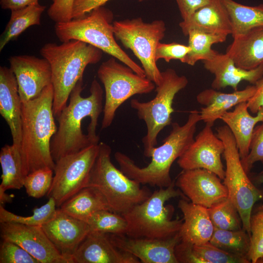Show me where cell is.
I'll return each instance as SVG.
<instances>
[{
  "label": "cell",
  "mask_w": 263,
  "mask_h": 263,
  "mask_svg": "<svg viewBox=\"0 0 263 263\" xmlns=\"http://www.w3.org/2000/svg\"><path fill=\"white\" fill-rule=\"evenodd\" d=\"M83 78L77 82L71 92L68 104L56 118L58 126L51 142V154L55 162L63 156L99 143L96 128L103 110V91L99 82L94 79L90 95L83 97Z\"/></svg>",
  "instance_id": "cell-1"
},
{
  "label": "cell",
  "mask_w": 263,
  "mask_h": 263,
  "mask_svg": "<svg viewBox=\"0 0 263 263\" xmlns=\"http://www.w3.org/2000/svg\"><path fill=\"white\" fill-rule=\"evenodd\" d=\"M53 100L51 84L36 98L22 102L20 154L25 177L39 169H54L56 163L51 154V142L57 128Z\"/></svg>",
  "instance_id": "cell-2"
},
{
  "label": "cell",
  "mask_w": 263,
  "mask_h": 263,
  "mask_svg": "<svg viewBox=\"0 0 263 263\" xmlns=\"http://www.w3.org/2000/svg\"><path fill=\"white\" fill-rule=\"evenodd\" d=\"M201 121L199 112H190L186 122L180 125L171 123L172 129L163 143L153 149L150 162L145 167H139L127 155L117 151L114 156L120 169L128 177L141 185L167 188L173 182L170 170L173 162L178 159L193 141L197 123Z\"/></svg>",
  "instance_id": "cell-3"
},
{
  "label": "cell",
  "mask_w": 263,
  "mask_h": 263,
  "mask_svg": "<svg viewBox=\"0 0 263 263\" xmlns=\"http://www.w3.org/2000/svg\"><path fill=\"white\" fill-rule=\"evenodd\" d=\"M103 51L86 42L71 40L61 44L48 43L40 49L42 56L49 62L54 90L53 112L57 118L67 105L70 94L83 78L86 67L98 63Z\"/></svg>",
  "instance_id": "cell-4"
},
{
  "label": "cell",
  "mask_w": 263,
  "mask_h": 263,
  "mask_svg": "<svg viewBox=\"0 0 263 263\" xmlns=\"http://www.w3.org/2000/svg\"><path fill=\"white\" fill-rule=\"evenodd\" d=\"M113 18L112 11L100 6L81 17L56 23V35L61 42L77 40L93 45L120 61L139 75L146 76L143 68L116 42L112 23Z\"/></svg>",
  "instance_id": "cell-5"
},
{
  "label": "cell",
  "mask_w": 263,
  "mask_h": 263,
  "mask_svg": "<svg viewBox=\"0 0 263 263\" xmlns=\"http://www.w3.org/2000/svg\"><path fill=\"white\" fill-rule=\"evenodd\" d=\"M175 185L173 181L169 186L159 188L146 200L122 214L128 224L127 236L167 239L179 232L183 220H172L173 206L165 205L171 198L183 196Z\"/></svg>",
  "instance_id": "cell-6"
},
{
  "label": "cell",
  "mask_w": 263,
  "mask_h": 263,
  "mask_svg": "<svg viewBox=\"0 0 263 263\" xmlns=\"http://www.w3.org/2000/svg\"><path fill=\"white\" fill-rule=\"evenodd\" d=\"M112 149L99 143V151L91 172L88 186L98 189L111 210L122 214L150 197L152 192L116 168L111 159Z\"/></svg>",
  "instance_id": "cell-7"
},
{
  "label": "cell",
  "mask_w": 263,
  "mask_h": 263,
  "mask_svg": "<svg viewBox=\"0 0 263 263\" xmlns=\"http://www.w3.org/2000/svg\"><path fill=\"white\" fill-rule=\"evenodd\" d=\"M162 79L156 86V94L147 102L136 99L130 101L131 107L136 110L137 116L146 125L147 133L142 138L144 154L150 157L152 151L157 144V136L160 132L170 125L171 114L174 110L172 104L176 94L188 84L185 75H179L172 68L161 72Z\"/></svg>",
  "instance_id": "cell-8"
},
{
  "label": "cell",
  "mask_w": 263,
  "mask_h": 263,
  "mask_svg": "<svg viewBox=\"0 0 263 263\" xmlns=\"http://www.w3.org/2000/svg\"><path fill=\"white\" fill-rule=\"evenodd\" d=\"M217 136L224 144V155L226 163L224 184L228 198L237 208L242 228L250 237V219L255 203L263 198V192L258 188L244 169L235 138L226 125L216 129Z\"/></svg>",
  "instance_id": "cell-9"
},
{
  "label": "cell",
  "mask_w": 263,
  "mask_h": 263,
  "mask_svg": "<svg viewBox=\"0 0 263 263\" xmlns=\"http://www.w3.org/2000/svg\"><path fill=\"white\" fill-rule=\"evenodd\" d=\"M116 59L110 58L102 63L97 70L105 93L102 129L111 125L117 110L127 99L135 94L150 93L156 86L146 76L139 75Z\"/></svg>",
  "instance_id": "cell-10"
},
{
  "label": "cell",
  "mask_w": 263,
  "mask_h": 263,
  "mask_svg": "<svg viewBox=\"0 0 263 263\" xmlns=\"http://www.w3.org/2000/svg\"><path fill=\"white\" fill-rule=\"evenodd\" d=\"M115 38L132 51L140 60L146 76L156 86L162 79L155 58L158 43L165 37L166 25L162 20L145 22L141 18L113 22Z\"/></svg>",
  "instance_id": "cell-11"
},
{
  "label": "cell",
  "mask_w": 263,
  "mask_h": 263,
  "mask_svg": "<svg viewBox=\"0 0 263 263\" xmlns=\"http://www.w3.org/2000/svg\"><path fill=\"white\" fill-rule=\"evenodd\" d=\"M99 151V143L67 155L55 162L52 184L47 194L57 207L83 188L87 187Z\"/></svg>",
  "instance_id": "cell-12"
},
{
  "label": "cell",
  "mask_w": 263,
  "mask_h": 263,
  "mask_svg": "<svg viewBox=\"0 0 263 263\" xmlns=\"http://www.w3.org/2000/svg\"><path fill=\"white\" fill-rule=\"evenodd\" d=\"M212 126L206 124L177 163L183 170L205 169L224 180L225 169L221 155L225 146L223 141L214 133Z\"/></svg>",
  "instance_id": "cell-13"
},
{
  "label": "cell",
  "mask_w": 263,
  "mask_h": 263,
  "mask_svg": "<svg viewBox=\"0 0 263 263\" xmlns=\"http://www.w3.org/2000/svg\"><path fill=\"white\" fill-rule=\"evenodd\" d=\"M175 185L191 203L207 208L228 198L227 188L221 179L205 169L183 170Z\"/></svg>",
  "instance_id": "cell-14"
},
{
  "label": "cell",
  "mask_w": 263,
  "mask_h": 263,
  "mask_svg": "<svg viewBox=\"0 0 263 263\" xmlns=\"http://www.w3.org/2000/svg\"><path fill=\"white\" fill-rule=\"evenodd\" d=\"M0 233L2 240L17 244L40 263H69L52 244L41 226L1 223Z\"/></svg>",
  "instance_id": "cell-15"
},
{
  "label": "cell",
  "mask_w": 263,
  "mask_h": 263,
  "mask_svg": "<svg viewBox=\"0 0 263 263\" xmlns=\"http://www.w3.org/2000/svg\"><path fill=\"white\" fill-rule=\"evenodd\" d=\"M10 68L15 75L22 102L36 98L52 84V70L44 58L21 55L11 56Z\"/></svg>",
  "instance_id": "cell-16"
},
{
  "label": "cell",
  "mask_w": 263,
  "mask_h": 263,
  "mask_svg": "<svg viewBox=\"0 0 263 263\" xmlns=\"http://www.w3.org/2000/svg\"><path fill=\"white\" fill-rule=\"evenodd\" d=\"M118 248L136 257L142 263H178L174 250L181 241L179 232L167 239L133 238L108 234Z\"/></svg>",
  "instance_id": "cell-17"
},
{
  "label": "cell",
  "mask_w": 263,
  "mask_h": 263,
  "mask_svg": "<svg viewBox=\"0 0 263 263\" xmlns=\"http://www.w3.org/2000/svg\"><path fill=\"white\" fill-rule=\"evenodd\" d=\"M59 253L72 263V258L91 228L85 221L72 217L58 207L55 217L41 226Z\"/></svg>",
  "instance_id": "cell-18"
},
{
  "label": "cell",
  "mask_w": 263,
  "mask_h": 263,
  "mask_svg": "<svg viewBox=\"0 0 263 263\" xmlns=\"http://www.w3.org/2000/svg\"><path fill=\"white\" fill-rule=\"evenodd\" d=\"M72 263H140L133 255L115 246L108 234L91 230L74 255Z\"/></svg>",
  "instance_id": "cell-19"
},
{
  "label": "cell",
  "mask_w": 263,
  "mask_h": 263,
  "mask_svg": "<svg viewBox=\"0 0 263 263\" xmlns=\"http://www.w3.org/2000/svg\"><path fill=\"white\" fill-rule=\"evenodd\" d=\"M205 68L214 75L212 88L219 90L228 86L234 91L243 81L252 85L263 77V63L252 70H245L237 67L226 54L218 52L210 59L203 61Z\"/></svg>",
  "instance_id": "cell-20"
},
{
  "label": "cell",
  "mask_w": 263,
  "mask_h": 263,
  "mask_svg": "<svg viewBox=\"0 0 263 263\" xmlns=\"http://www.w3.org/2000/svg\"><path fill=\"white\" fill-rule=\"evenodd\" d=\"M21 105L18 83L10 68L0 67V113L8 124L13 144L20 150Z\"/></svg>",
  "instance_id": "cell-21"
},
{
  "label": "cell",
  "mask_w": 263,
  "mask_h": 263,
  "mask_svg": "<svg viewBox=\"0 0 263 263\" xmlns=\"http://www.w3.org/2000/svg\"><path fill=\"white\" fill-rule=\"evenodd\" d=\"M179 25L186 36L191 30L227 36L232 34L229 16L221 0H209Z\"/></svg>",
  "instance_id": "cell-22"
},
{
  "label": "cell",
  "mask_w": 263,
  "mask_h": 263,
  "mask_svg": "<svg viewBox=\"0 0 263 263\" xmlns=\"http://www.w3.org/2000/svg\"><path fill=\"white\" fill-rule=\"evenodd\" d=\"M255 91L254 85L231 93H223L213 88L202 91L196 96L197 102L205 106L199 112L201 120L213 126L215 121L229 109L240 103L247 102Z\"/></svg>",
  "instance_id": "cell-23"
},
{
  "label": "cell",
  "mask_w": 263,
  "mask_h": 263,
  "mask_svg": "<svg viewBox=\"0 0 263 263\" xmlns=\"http://www.w3.org/2000/svg\"><path fill=\"white\" fill-rule=\"evenodd\" d=\"M178 207L184 218L179 232L181 241L195 245L209 242L214 230L207 208L180 200Z\"/></svg>",
  "instance_id": "cell-24"
},
{
  "label": "cell",
  "mask_w": 263,
  "mask_h": 263,
  "mask_svg": "<svg viewBox=\"0 0 263 263\" xmlns=\"http://www.w3.org/2000/svg\"><path fill=\"white\" fill-rule=\"evenodd\" d=\"M233 38L225 54L237 67L252 70L263 63V26L251 29Z\"/></svg>",
  "instance_id": "cell-25"
},
{
  "label": "cell",
  "mask_w": 263,
  "mask_h": 263,
  "mask_svg": "<svg viewBox=\"0 0 263 263\" xmlns=\"http://www.w3.org/2000/svg\"><path fill=\"white\" fill-rule=\"evenodd\" d=\"M256 116L249 112L247 102L240 103L231 112H226L220 119L224 121L231 131L236 143L241 159L248 154L251 139L256 125L263 121V107Z\"/></svg>",
  "instance_id": "cell-26"
},
{
  "label": "cell",
  "mask_w": 263,
  "mask_h": 263,
  "mask_svg": "<svg viewBox=\"0 0 263 263\" xmlns=\"http://www.w3.org/2000/svg\"><path fill=\"white\" fill-rule=\"evenodd\" d=\"M174 253L178 263H249L247 259L225 251L210 242L195 245L180 241Z\"/></svg>",
  "instance_id": "cell-27"
},
{
  "label": "cell",
  "mask_w": 263,
  "mask_h": 263,
  "mask_svg": "<svg viewBox=\"0 0 263 263\" xmlns=\"http://www.w3.org/2000/svg\"><path fill=\"white\" fill-rule=\"evenodd\" d=\"M58 208L67 214L85 222L96 212L111 210L103 195L98 189L91 186L80 190Z\"/></svg>",
  "instance_id": "cell-28"
},
{
  "label": "cell",
  "mask_w": 263,
  "mask_h": 263,
  "mask_svg": "<svg viewBox=\"0 0 263 263\" xmlns=\"http://www.w3.org/2000/svg\"><path fill=\"white\" fill-rule=\"evenodd\" d=\"M46 6L39 3L11 10L10 19L0 38V51L10 41L15 40L28 27L40 24V18Z\"/></svg>",
  "instance_id": "cell-29"
},
{
  "label": "cell",
  "mask_w": 263,
  "mask_h": 263,
  "mask_svg": "<svg viewBox=\"0 0 263 263\" xmlns=\"http://www.w3.org/2000/svg\"><path fill=\"white\" fill-rule=\"evenodd\" d=\"M230 19L232 37L263 26V3L250 6L234 0H221Z\"/></svg>",
  "instance_id": "cell-30"
},
{
  "label": "cell",
  "mask_w": 263,
  "mask_h": 263,
  "mask_svg": "<svg viewBox=\"0 0 263 263\" xmlns=\"http://www.w3.org/2000/svg\"><path fill=\"white\" fill-rule=\"evenodd\" d=\"M2 174L0 189H19L23 187L25 176L19 148L13 144L5 145L0 152Z\"/></svg>",
  "instance_id": "cell-31"
},
{
  "label": "cell",
  "mask_w": 263,
  "mask_h": 263,
  "mask_svg": "<svg viewBox=\"0 0 263 263\" xmlns=\"http://www.w3.org/2000/svg\"><path fill=\"white\" fill-rule=\"evenodd\" d=\"M187 36L190 50L183 63L190 66L194 65L198 61L211 59L217 52L212 49V45L225 41L228 36L209 34L197 30H190Z\"/></svg>",
  "instance_id": "cell-32"
},
{
  "label": "cell",
  "mask_w": 263,
  "mask_h": 263,
  "mask_svg": "<svg viewBox=\"0 0 263 263\" xmlns=\"http://www.w3.org/2000/svg\"><path fill=\"white\" fill-rule=\"evenodd\" d=\"M209 242L225 251L248 259L250 235L243 228L236 230L214 228Z\"/></svg>",
  "instance_id": "cell-33"
},
{
  "label": "cell",
  "mask_w": 263,
  "mask_h": 263,
  "mask_svg": "<svg viewBox=\"0 0 263 263\" xmlns=\"http://www.w3.org/2000/svg\"><path fill=\"white\" fill-rule=\"evenodd\" d=\"M55 200L49 197L48 202L39 207H35L32 215L23 216L6 210L0 205V223H15L30 226H41L56 215L57 208Z\"/></svg>",
  "instance_id": "cell-34"
},
{
  "label": "cell",
  "mask_w": 263,
  "mask_h": 263,
  "mask_svg": "<svg viewBox=\"0 0 263 263\" xmlns=\"http://www.w3.org/2000/svg\"><path fill=\"white\" fill-rule=\"evenodd\" d=\"M214 228L236 230L242 228L238 211L229 198L207 208Z\"/></svg>",
  "instance_id": "cell-35"
},
{
  "label": "cell",
  "mask_w": 263,
  "mask_h": 263,
  "mask_svg": "<svg viewBox=\"0 0 263 263\" xmlns=\"http://www.w3.org/2000/svg\"><path fill=\"white\" fill-rule=\"evenodd\" d=\"M86 222L93 231L117 235H126L127 231L125 218L121 214L109 210L95 212Z\"/></svg>",
  "instance_id": "cell-36"
},
{
  "label": "cell",
  "mask_w": 263,
  "mask_h": 263,
  "mask_svg": "<svg viewBox=\"0 0 263 263\" xmlns=\"http://www.w3.org/2000/svg\"><path fill=\"white\" fill-rule=\"evenodd\" d=\"M54 170L49 168L38 169L24 178L23 187L28 195L38 199L47 195L54 177Z\"/></svg>",
  "instance_id": "cell-37"
},
{
  "label": "cell",
  "mask_w": 263,
  "mask_h": 263,
  "mask_svg": "<svg viewBox=\"0 0 263 263\" xmlns=\"http://www.w3.org/2000/svg\"><path fill=\"white\" fill-rule=\"evenodd\" d=\"M250 240L248 259L250 263H257L263 256V210L251 215Z\"/></svg>",
  "instance_id": "cell-38"
},
{
  "label": "cell",
  "mask_w": 263,
  "mask_h": 263,
  "mask_svg": "<svg viewBox=\"0 0 263 263\" xmlns=\"http://www.w3.org/2000/svg\"><path fill=\"white\" fill-rule=\"evenodd\" d=\"M0 263H40L17 244L2 240L0 246Z\"/></svg>",
  "instance_id": "cell-39"
},
{
  "label": "cell",
  "mask_w": 263,
  "mask_h": 263,
  "mask_svg": "<svg viewBox=\"0 0 263 263\" xmlns=\"http://www.w3.org/2000/svg\"><path fill=\"white\" fill-rule=\"evenodd\" d=\"M241 160L247 174L256 162H261L263 164V121L255 127L249 153L244 159Z\"/></svg>",
  "instance_id": "cell-40"
},
{
  "label": "cell",
  "mask_w": 263,
  "mask_h": 263,
  "mask_svg": "<svg viewBox=\"0 0 263 263\" xmlns=\"http://www.w3.org/2000/svg\"><path fill=\"white\" fill-rule=\"evenodd\" d=\"M190 50L188 45L176 42L164 43L160 42L156 49L155 60L164 59L166 62H169L171 60L178 59L183 63Z\"/></svg>",
  "instance_id": "cell-41"
},
{
  "label": "cell",
  "mask_w": 263,
  "mask_h": 263,
  "mask_svg": "<svg viewBox=\"0 0 263 263\" xmlns=\"http://www.w3.org/2000/svg\"><path fill=\"white\" fill-rule=\"evenodd\" d=\"M74 0H52V3L47 10L49 18L56 23L71 20Z\"/></svg>",
  "instance_id": "cell-42"
},
{
  "label": "cell",
  "mask_w": 263,
  "mask_h": 263,
  "mask_svg": "<svg viewBox=\"0 0 263 263\" xmlns=\"http://www.w3.org/2000/svg\"><path fill=\"white\" fill-rule=\"evenodd\" d=\"M109 0H74L72 8V18L81 17L94 9L103 6ZM138 0L142 1L147 0Z\"/></svg>",
  "instance_id": "cell-43"
},
{
  "label": "cell",
  "mask_w": 263,
  "mask_h": 263,
  "mask_svg": "<svg viewBox=\"0 0 263 263\" xmlns=\"http://www.w3.org/2000/svg\"><path fill=\"white\" fill-rule=\"evenodd\" d=\"M183 20L187 19L209 0H175Z\"/></svg>",
  "instance_id": "cell-44"
},
{
  "label": "cell",
  "mask_w": 263,
  "mask_h": 263,
  "mask_svg": "<svg viewBox=\"0 0 263 263\" xmlns=\"http://www.w3.org/2000/svg\"><path fill=\"white\" fill-rule=\"evenodd\" d=\"M256 91L254 95L247 101L248 110L253 113H257L261 107H263V77L254 84Z\"/></svg>",
  "instance_id": "cell-45"
},
{
  "label": "cell",
  "mask_w": 263,
  "mask_h": 263,
  "mask_svg": "<svg viewBox=\"0 0 263 263\" xmlns=\"http://www.w3.org/2000/svg\"><path fill=\"white\" fill-rule=\"evenodd\" d=\"M38 3V0H0L1 8L4 10H16Z\"/></svg>",
  "instance_id": "cell-46"
},
{
  "label": "cell",
  "mask_w": 263,
  "mask_h": 263,
  "mask_svg": "<svg viewBox=\"0 0 263 263\" xmlns=\"http://www.w3.org/2000/svg\"><path fill=\"white\" fill-rule=\"evenodd\" d=\"M251 181L258 184H263V170L259 173L254 174ZM263 210V204L256 208L255 211Z\"/></svg>",
  "instance_id": "cell-47"
},
{
  "label": "cell",
  "mask_w": 263,
  "mask_h": 263,
  "mask_svg": "<svg viewBox=\"0 0 263 263\" xmlns=\"http://www.w3.org/2000/svg\"><path fill=\"white\" fill-rule=\"evenodd\" d=\"M13 196L6 193V191L0 189V205L3 206L5 203H11Z\"/></svg>",
  "instance_id": "cell-48"
},
{
  "label": "cell",
  "mask_w": 263,
  "mask_h": 263,
  "mask_svg": "<svg viewBox=\"0 0 263 263\" xmlns=\"http://www.w3.org/2000/svg\"><path fill=\"white\" fill-rule=\"evenodd\" d=\"M257 263H263V256L257 262Z\"/></svg>",
  "instance_id": "cell-49"
}]
</instances>
